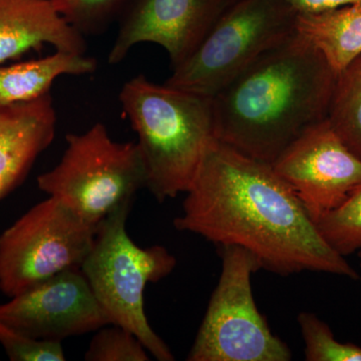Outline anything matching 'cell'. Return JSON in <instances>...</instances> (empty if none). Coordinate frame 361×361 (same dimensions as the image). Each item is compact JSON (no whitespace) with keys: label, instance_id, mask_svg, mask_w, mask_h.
<instances>
[{"label":"cell","instance_id":"1","mask_svg":"<svg viewBox=\"0 0 361 361\" xmlns=\"http://www.w3.org/2000/svg\"><path fill=\"white\" fill-rule=\"evenodd\" d=\"M174 220L179 231L253 254L262 269L282 276L303 271L360 279L322 238L302 202L275 172L214 139Z\"/></svg>","mask_w":361,"mask_h":361},{"label":"cell","instance_id":"2","mask_svg":"<svg viewBox=\"0 0 361 361\" xmlns=\"http://www.w3.org/2000/svg\"><path fill=\"white\" fill-rule=\"evenodd\" d=\"M336 80L322 52L295 30L213 97L215 137L272 165L329 118Z\"/></svg>","mask_w":361,"mask_h":361},{"label":"cell","instance_id":"3","mask_svg":"<svg viewBox=\"0 0 361 361\" xmlns=\"http://www.w3.org/2000/svg\"><path fill=\"white\" fill-rule=\"evenodd\" d=\"M120 102L159 202L186 193L215 139L213 97L149 82L144 75L123 85Z\"/></svg>","mask_w":361,"mask_h":361},{"label":"cell","instance_id":"4","mask_svg":"<svg viewBox=\"0 0 361 361\" xmlns=\"http://www.w3.org/2000/svg\"><path fill=\"white\" fill-rule=\"evenodd\" d=\"M132 202L116 207L97 225L94 244L80 269L111 325L134 334L156 360H175L145 313L144 293L174 270L177 260L160 245L141 248L126 231Z\"/></svg>","mask_w":361,"mask_h":361},{"label":"cell","instance_id":"5","mask_svg":"<svg viewBox=\"0 0 361 361\" xmlns=\"http://www.w3.org/2000/svg\"><path fill=\"white\" fill-rule=\"evenodd\" d=\"M58 165L37 178L49 196L65 202L92 227L147 186L141 152L135 142H116L97 123L84 134L66 135Z\"/></svg>","mask_w":361,"mask_h":361},{"label":"cell","instance_id":"6","mask_svg":"<svg viewBox=\"0 0 361 361\" xmlns=\"http://www.w3.org/2000/svg\"><path fill=\"white\" fill-rule=\"evenodd\" d=\"M283 0H236L165 85L214 97L272 47L295 32Z\"/></svg>","mask_w":361,"mask_h":361},{"label":"cell","instance_id":"7","mask_svg":"<svg viewBox=\"0 0 361 361\" xmlns=\"http://www.w3.org/2000/svg\"><path fill=\"white\" fill-rule=\"evenodd\" d=\"M222 271L189 355L190 361H289L290 349L259 312L251 278L262 269L238 246H221Z\"/></svg>","mask_w":361,"mask_h":361},{"label":"cell","instance_id":"8","mask_svg":"<svg viewBox=\"0 0 361 361\" xmlns=\"http://www.w3.org/2000/svg\"><path fill=\"white\" fill-rule=\"evenodd\" d=\"M96 228L49 196L0 235V290L9 298L61 271L80 267Z\"/></svg>","mask_w":361,"mask_h":361},{"label":"cell","instance_id":"9","mask_svg":"<svg viewBox=\"0 0 361 361\" xmlns=\"http://www.w3.org/2000/svg\"><path fill=\"white\" fill-rule=\"evenodd\" d=\"M272 167L317 222L361 184V160L345 146L329 120L292 142Z\"/></svg>","mask_w":361,"mask_h":361},{"label":"cell","instance_id":"10","mask_svg":"<svg viewBox=\"0 0 361 361\" xmlns=\"http://www.w3.org/2000/svg\"><path fill=\"white\" fill-rule=\"evenodd\" d=\"M0 322L32 338L58 342L111 325L80 267L61 271L0 304Z\"/></svg>","mask_w":361,"mask_h":361},{"label":"cell","instance_id":"11","mask_svg":"<svg viewBox=\"0 0 361 361\" xmlns=\"http://www.w3.org/2000/svg\"><path fill=\"white\" fill-rule=\"evenodd\" d=\"M236 0H130L118 18V30L109 63H120L135 45L163 47L172 68L201 44L220 16Z\"/></svg>","mask_w":361,"mask_h":361},{"label":"cell","instance_id":"12","mask_svg":"<svg viewBox=\"0 0 361 361\" xmlns=\"http://www.w3.org/2000/svg\"><path fill=\"white\" fill-rule=\"evenodd\" d=\"M49 94L0 108V200L25 180L56 132Z\"/></svg>","mask_w":361,"mask_h":361},{"label":"cell","instance_id":"13","mask_svg":"<svg viewBox=\"0 0 361 361\" xmlns=\"http://www.w3.org/2000/svg\"><path fill=\"white\" fill-rule=\"evenodd\" d=\"M85 54L84 35L56 11L51 0H0V66L44 44Z\"/></svg>","mask_w":361,"mask_h":361},{"label":"cell","instance_id":"14","mask_svg":"<svg viewBox=\"0 0 361 361\" xmlns=\"http://www.w3.org/2000/svg\"><path fill=\"white\" fill-rule=\"evenodd\" d=\"M97 68L94 58L59 51L45 58L0 66V108L49 94L54 80L61 75H90Z\"/></svg>","mask_w":361,"mask_h":361},{"label":"cell","instance_id":"15","mask_svg":"<svg viewBox=\"0 0 361 361\" xmlns=\"http://www.w3.org/2000/svg\"><path fill=\"white\" fill-rule=\"evenodd\" d=\"M295 30L314 45L337 75L361 56V2L298 14Z\"/></svg>","mask_w":361,"mask_h":361},{"label":"cell","instance_id":"16","mask_svg":"<svg viewBox=\"0 0 361 361\" xmlns=\"http://www.w3.org/2000/svg\"><path fill=\"white\" fill-rule=\"evenodd\" d=\"M327 120L361 160V56L337 75Z\"/></svg>","mask_w":361,"mask_h":361},{"label":"cell","instance_id":"17","mask_svg":"<svg viewBox=\"0 0 361 361\" xmlns=\"http://www.w3.org/2000/svg\"><path fill=\"white\" fill-rule=\"evenodd\" d=\"M318 231L339 255L361 250V184L336 209L316 222Z\"/></svg>","mask_w":361,"mask_h":361},{"label":"cell","instance_id":"18","mask_svg":"<svg viewBox=\"0 0 361 361\" xmlns=\"http://www.w3.org/2000/svg\"><path fill=\"white\" fill-rule=\"evenodd\" d=\"M56 11L82 35L104 32L130 0H51Z\"/></svg>","mask_w":361,"mask_h":361},{"label":"cell","instance_id":"19","mask_svg":"<svg viewBox=\"0 0 361 361\" xmlns=\"http://www.w3.org/2000/svg\"><path fill=\"white\" fill-rule=\"evenodd\" d=\"M297 320L305 344L306 360L361 361L360 346L337 341L329 325L314 313H300Z\"/></svg>","mask_w":361,"mask_h":361},{"label":"cell","instance_id":"20","mask_svg":"<svg viewBox=\"0 0 361 361\" xmlns=\"http://www.w3.org/2000/svg\"><path fill=\"white\" fill-rule=\"evenodd\" d=\"M108 326V325H106ZM97 329L85 355L87 361H149L148 350L129 330L118 325Z\"/></svg>","mask_w":361,"mask_h":361},{"label":"cell","instance_id":"21","mask_svg":"<svg viewBox=\"0 0 361 361\" xmlns=\"http://www.w3.org/2000/svg\"><path fill=\"white\" fill-rule=\"evenodd\" d=\"M0 344L11 361H63L61 342L39 341L0 322Z\"/></svg>","mask_w":361,"mask_h":361},{"label":"cell","instance_id":"22","mask_svg":"<svg viewBox=\"0 0 361 361\" xmlns=\"http://www.w3.org/2000/svg\"><path fill=\"white\" fill-rule=\"evenodd\" d=\"M297 14H313L332 11L349 4H360L361 0H283Z\"/></svg>","mask_w":361,"mask_h":361},{"label":"cell","instance_id":"23","mask_svg":"<svg viewBox=\"0 0 361 361\" xmlns=\"http://www.w3.org/2000/svg\"><path fill=\"white\" fill-rule=\"evenodd\" d=\"M360 259H361V253L360 254ZM360 265H361V264H360Z\"/></svg>","mask_w":361,"mask_h":361}]
</instances>
